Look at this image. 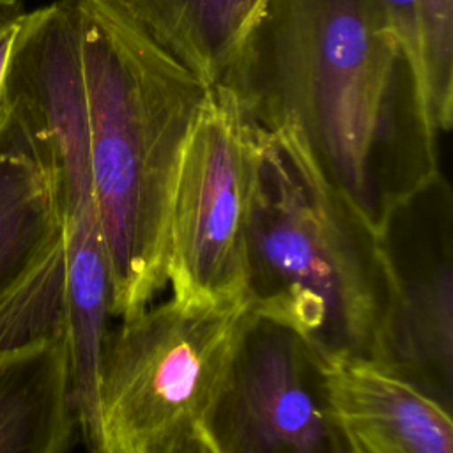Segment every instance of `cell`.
Masks as SVG:
<instances>
[{"label": "cell", "instance_id": "cell-9", "mask_svg": "<svg viewBox=\"0 0 453 453\" xmlns=\"http://www.w3.org/2000/svg\"><path fill=\"white\" fill-rule=\"evenodd\" d=\"M347 453H453L451 411L368 359H327Z\"/></svg>", "mask_w": 453, "mask_h": 453}, {"label": "cell", "instance_id": "cell-5", "mask_svg": "<svg viewBox=\"0 0 453 453\" xmlns=\"http://www.w3.org/2000/svg\"><path fill=\"white\" fill-rule=\"evenodd\" d=\"M200 453H347L327 357L299 331L246 310L198 426Z\"/></svg>", "mask_w": 453, "mask_h": 453}, {"label": "cell", "instance_id": "cell-2", "mask_svg": "<svg viewBox=\"0 0 453 453\" xmlns=\"http://www.w3.org/2000/svg\"><path fill=\"white\" fill-rule=\"evenodd\" d=\"M76 9L110 313L126 319L166 285L177 172L211 87L117 0H76Z\"/></svg>", "mask_w": 453, "mask_h": 453}, {"label": "cell", "instance_id": "cell-8", "mask_svg": "<svg viewBox=\"0 0 453 453\" xmlns=\"http://www.w3.org/2000/svg\"><path fill=\"white\" fill-rule=\"evenodd\" d=\"M65 334L62 207L16 111L0 122V352Z\"/></svg>", "mask_w": 453, "mask_h": 453}, {"label": "cell", "instance_id": "cell-3", "mask_svg": "<svg viewBox=\"0 0 453 453\" xmlns=\"http://www.w3.org/2000/svg\"><path fill=\"white\" fill-rule=\"evenodd\" d=\"M257 136L248 308L294 327L327 359L377 361L389 310L377 232L319 177L296 134Z\"/></svg>", "mask_w": 453, "mask_h": 453}, {"label": "cell", "instance_id": "cell-14", "mask_svg": "<svg viewBox=\"0 0 453 453\" xmlns=\"http://www.w3.org/2000/svg\"><path fill=\"white\" fill-rule=\"evenodd\" d=\"M28 11L21 0H0V122L5 113V78L14 41Z\"/></svg>", "mask_w": 453, "mask_h": 453}, {"label": "cell", "instance_id": "cell-13", "mask_svg": "<svg viewBox=\"0 0 453 453\" xmlns=\"http://www.w3.org/2000/svg\"><path fill=\"white\" fill-rule=\"evenodd\" d=\"M389 25L411 60L414 62L423 83V27L421 0H380ZM425 90V88H423Z\"/></svg>", "mask_w": 453, "mask_h": 453}, {"label": "cell", "instance_id": "cell-10", "mask_svg": "<svg viewBox=\"0 0 453 453\" xmlns=\"http://www.w3.org/2000/svg\"><path fill=\"white\" fill-rule=\"evenodd\" d=\"M76 425L65 334L0 352V453H67Z\"/></svg>", "mask_w": 453, "mask_h": 453}, {"label": "cell", "instance_id": "cell-6", "mask_svg": "<svg viewBox=\"0 0 453 453\" xmlns=\"http://www.w3.org/2000/svg\"><path fill=\"white\" fill-rule=\"evenodd\" d=\"M257 131L232 94L211 87L188 136L170 212L166 283L189 303L244 297Z\"/></svg>", "mask_w": 453, "mask_h": 453}, {"label": "cell", "instance_id": "cell-4", "mask_svg": "<svg viewBox=\"0 0 453 453\" xmlns=\"http://www.w3.org/2000/svg\"><path fill=\"white\" fill-rule=\"evenodd\" d=\"M244 297L147 304L106 333L94 453H200L198 426L230 357Z\"/></svg>", "mask_w": 453, "mask_h": 453}, {"label": "cell", "instance_id": "cell-12", "mask_svg": "<svg viewBox=\"0 0 453 453\" xmlns=\"http://www.w3.org/2000/svg\"><path fill=\"white\" fill-rule=\"evenodd\" d=\"M423 88L434 129L453 120V0H421Z\"/></svg>", "mask_w": 453, "mask_h": 453}, {"label": "cell", "instance_id": "cell-11", "mask_svg": "<svg viewBox=\"0 0 453 453\" xmlns=\"http://www.w3.org/2000/svg\"><path fill=\"white\" fill-rule=\"evenodd\" d=\"M117 2L157 46L214 87L267 0Z\"/></svg>", "mask_w": 453, "mask_h": 453}, {"label": "cell", "instance_id": "cell-7", "mask_svg": "<svg viewBox=\"0 0 453 453\" xmlns=\"http://www.w3.org/2000/svg\"><path fill=\"white\" fill-rule=\"evenodd\" d=\"M377 237L389 310L375 363L451 411L453 200L444 177L400 203Z\"/></svg>", "mask_w": 453, "mask_h": 453}, {"label": "cell", "instance_id": "cell-1", "mask_svg": "<svg viewBox=\"0 0 453 453\" xmlns=\"http://www.w3.org/2000/svg\"><path fill=\"white\" fill-rule=\"evenodd\" d=\"M218 85L253 129L296 134L375 232L441 173L419 73L380 0H267Z\"/></svg>", "mask_w": 453, "mask_h": 453}]
</instances>
